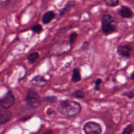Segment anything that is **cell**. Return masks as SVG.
I'll return each mask as SVG.
<instances>
[{"mask_svg": "<svg viewBox=\"0 0 134 134\" xmlns=\"http://www.w3.org/2000/svg\"><path fill=\"white\" fill-rule=\"evenodd\" d=\"M79 102L71 99L62 100L58 104V111L64 117H73L81 111Z\"/></svg>", "mask_w": 134, "mask_h": 134, "instance_id": "1", "label": "cell"}, {"mask_svg": "<svg viewBox=\"0 0 134 134\" xmlns=\"http://www.w3.org/2000/svg\"><path fill=\"white\" fill-rule=\"evenodd\" d=\"M102 30L105 34H111L117 32V22L113 17L109 14L103 16Z\"/></svg>", "mask_w": 134, "mask_h": 134, "instance_id": "2", "label": "cell"}, {"mask_svg": "<svg viewBox=\"0 0 134 134\" xmlns=\"http://www.w3.org/2000/svg\"><path fill=\"white\" fill-rule=\"evenodd\" d=\"M25 101L27 102V105L34 109L39 107L41 104V100L39 95L37 92L32 89H30L27 91Z\"/></svg>", "mask_w": 134, "mask_h": 134, "instance_id": "3", "label": "cell"}, {"mask_svg": "<svg viewBox=\"0 0 134 134\" xmlns=\"http://www.w3.org/2000/svg\"><path fill=\"white\" fill-rule=\"evenodd\" d=\"M83 131L85 134H102L103 130L99 123L89 121L84 125Z\"/></svg>", "mask_w": 134, "mask_h": 134, "instance_id": "4", "label": "cell"}, {"mask_svg": "<svg viewBox=\"0 0 134 134\" xmlns=\"http://www.w3.org/2000/svg\"><path fill=\"white\" fill-rule=\"evenodd\" d=\"M15 102V97L11 91L9 90L5 95L0 99V106L1 108L5 109H9L13 106Z\"/></svg>", "mask_w": 134, "mask_h": 134, "instance_id": "5", "label": "cell"}, {"mask_svg": "<svg viewBox=\"0 0 134 134\" xmlns=\"http://www.w3.org/2000/svg\"><path fill=\"white\" fill-rule=\"evenodd\" d=\"M117 53L123 57H130L133 48L130 45H120L117 47Z\"/></svg>", "mask_w": 134, "mask_h": 134, "instance_id": "6", "label": "cell"}, {"mask_svg": "<svg viewBox=\"0 0 134 134\" xmlns=\"http://www.w3.org/2000/svg\"><path fill=\"white\" fill-rule=\"evenodd\" d=\"M12 118V112L9 109L1 108L0 109V125H3L10 120Z\"/></svg>", "mask_w": 134, "mask_h": 134, "instance_id": "7", "label": "cell"}, {"mask_svg": "<svg viewBox=\"0 0 134 134\" xmlns=\"http://www.w3.org/2000/svg\"><path fill=\"white\" fill-rule=\"evenodd\" d=\"M47 81L48 80L44 77V76H41V75H37L35 76L31 80L30 82L33 84V85H37L39 87H43L46 85Z\"/></svg>", "mask_w": 134, "mask_h": 134, "instance_id": "8", "label": "cell"}, {"mask_svg": "<svg viewBox=\"0 0 134 134\" xmlns=\"http://www.w3.org/2000/svg\"><path fill=\"white\" fill-rule=\"evenodd\" d=\"M120 17L124 18H131L133 17V12L132 9L127 6H122L119 11Z\"/></svg>", "mask_w": 134, "mask_h": 134, "instance_id": "9", "label": "cell"}, {"mask_svg": "<svg viewBox=\"0 0 134 134\" xmlns=\"http://www.w3.org/2000/svg\"><path fill=\"white\" fill-rule=\"evenodd\" d=\"M56 17V14L54 11H47V13H45L44 14V15L43 16V18H42V22L44 24H49L52 20H54Z\"/></svg>", "mask_w": 134, "mask_h": 134, "instance_id": "10", "label": "cell"}, {"mask_svg": "<svg viewBox=\"0 0 134 134\" xmlns=\"http://www.w3.org/2000/svg\"><path fill=\"white\" fill-rule=\"evenodd\" d=\"M81 80V70L79 68H75L73 69V74H72L71 81L73 83L79 82Z\"/></svg>", "mask_w": 134, "mask_h": 134, "instance_id": "11", "label": "cell"}, {"mask_svg": "<svg viewBox=\"0 0 134 134\" xmlns=\"http://www.w3.org/2000/svg\"><path fill=\"white\" fill-rule=\"evenodd\" d=\"M39 54L38 52H34L27 56V60L30 63H34L39 59Z\"/></svg>", "mask_w": 134, "mask_h": 134, "instance_id": "12", "label": "cell"}, {"mask_svg": "<svg viewBox=\"0 0 134 134\" xmlns=\"http://www.w3.org/2000/svg\"><path fill=\"white\" fill-rule=\"evenodd\" d=\"M71 95L75 98L84 99L85 97V93L83 91L81 90V89H77L71 93Z\"/></svg>", "mask_w": 134, "mask_h": 134, "instance_id": "13", "label": "cell"}, {"mask_svg": "<svg viewBox=\"0 0 134 134\" xmlns=\"http://www.w3.org/2000/svg\"><path fill=\"white\" fill-rule=\"evenodd\" d=\"M43 101H44V102H47V103L52 104V103H54V102H56V101H58V97L54 95L47 96V97H44Z\"/></svg>", "mask_w": 134, "mask_h": 134, "instance_id": "14", "label": "cell"}, {"mask_svg": "<svg viewBox=\"0 0 134 134\" xmlns=\"http://www.w3.org/2000/svg\"><path fill=\"white\" fill-rule=\"evenodd\" d=\"M73 6H74V4H73L72 3H69L67 4V5H65V7L63 8V9L60 11V15L63 16L65 13L69 12V11L71 9L72 7Z\"/></svg>", "mask_w": 134, "mask_h": 134, "instance_id": "15", "label": "cell"}, {"mask_svg": "<svg viewBox=\"0 0 134 134\" xmlns=\"http://www.w3.org/2000/svg\"><path fill=\"white\" fill-rule=\"evenodd\" d=\"M31 30L33 32H35L36 34H40V33H41L43 32V28L41 25L39 24H35L34 26H32Z\"/></svg>", "mask_w": 134, "mask_h": 134, "instance_id": "16", "label": "cell"}, {"mask_svg": "<svg viewBox=\"0 0 134 134\" xmlns=\"http://www.w3.org/2000/svg\"><path fill=\"white\" fill-rule=\"evenodd\" d=\"M133 131V127L132 124L127 125L126 127L123 130L122 132L120 134H132Z\"/></svg>", "mask_w": 134, "mask_h": 134, "instance_id": "17", "label": "cell"}, {"mask_svg": "<svg viewBox=\"0 0 134 134\" xmlns=\"http://www.w3.org/2000/svg\"><path fill=\"white\" fill-rule=\"evenodd\" d=\"M104 2L109 7H116L119 5V0H104Z\"/></svg>", "mask_w": 134, "mask_h": 134, "instance_id": "18", "label": "cell"}, {"mask_svg": "<svg viewBox=\"0 0 134 134\" xmlns=\"http://www.w3.org/2000/svg\"><path fill=\"white\" fill-rule=\"evenodd\" d=\"M77 36H78V34L77 32H72L70 34V35L69 37V42L71 45L73 44L75 42Z\"/></svg>", "mask_w": 134, "mask_h": 134, "instance_id": "19", "label": "cell"}, {"mask_svg": "<svg viewBox=\"0 0 134 134\" xmlns=\"http://www.w3.org/2000/svg\"><path fill=\"white\" fill-rule=\"evenodd\" d=\"M102 84V79L98 78L95 81H94V90L98 91L99 90V87H100L101 84Z\"/></svg>", "mask_w": 134, "mask_h": 134, "instance_id": "20", "label": "cell"}, {"mask_svg": "<svg viewBox=\"0 0 134 134\" xmlns=\"http://www.w3.org/2000/svg\"><path fill=\"white\" fill-rule=\"evenodd\" d=\"M122 95L125 96V97H128V98L130 99H132L134 97V93L133 91H125L124 93H122Z\"/></svg>", "mask_w": 134, "mask_h": 134, "instance_id": "21", "label": "cell"}, {"mask_svg": "<svg viewBox=\"0 0 134 134\" xmlns=\"http://www.w3.org/2000/svg\"><path fill=\"white\" fill-rule=\"evenodd\" d=\"M10 3V0H0V8H4Z\"/></svg>", "mask_w": 134, "mask_h": 134, "instance_id": "22", "label": "cell"}, {"mask_svg": "<svg viewBox=\"0 0 134 134\" xmlns=\"http://www.w3.org/2000/svg\"><path fill=\"white\" fill-rule=\"evenodd\" d=\"M89 46V42L86 41V42H84L83 43L82 45V47H81V50L82 51H85L88 49Z\"/></svg>", "mask_w": 134, "mask_h": 134, "instance_id": "23", "label": "cell"}, {"mask_svg": "<svg viewBox=\"0 0 134 134\" xmlns=\"http://www.w3.org/2000/svg\"><path fill=\"white\" fill-rule=\"evenodd\" d=\"M46 113H47V114L48 116H52L56 114V111L54 110L52 108H48L47 110V111H46Z\"/></svg>", "mask_w": 134, "mask_h": 134, "instance_id": "24", "label": "cell"}, {"mask_svg": "<svg viewBox=\"0 0 134 134\" xmlns=\"http://www.w3.org/2000/svg\"><path fill=\"white\" fill-rule=\"evenodd\" d=\"M43 134H54L53 133V131L52 130H48L47 131H46L45 132L43 133Z\"/></svg>", "mask_w": 134, "mask_h": 134, "instance_id": "25", "label": "cell"}, {"mask_svg": "<svg viewBox=\"0 0 134 134\" xmlns=\"http://www.w3.org/2000/svg\"><path fill=\"white\" fill-rule=\"evenodd\" d=\"M71 62H69V63H66V64H65V68H69V67H70V65H71Z\"/></svg>", "mask_w": 134, "mask_h": 134, "instance_id": "26", "label": "cell"}, {"mask_svg": "<svg viewBox=\"0 0 134 134\" xmlns=\"http://www.w3.org/2000/svg\"><path fill=\"white\" fill-rule=\"evenodd\" d=\"M133 75H134V72H132V73H131V75H130V80H133V79H134Z\"/></svg>", "mask_w": 134, "mask_h": 134, "instance_id": "27", "label": "cell"}, {"mask_svg": "<svg viewBox=\"0 0 134 134\" xmlns=\"http://www.w3.org/2000/svg\"><path fill=\"white\" fill-rule=\"evenodd\" d=\"M16 1V0H10V3H14Z\"/></svg>", "mask_w": 134, "mask_h": 134, "instance_id": "28", "label": "cell"}, {"mask_svg": "<svg viewBox=\"0 0 134 134\" xmlns=\"http://www.w3.org/2000/svg\"><path fill=\"white\" fill-rule=\"evenodd\" d=\"M1 109V106H0V109Z\"/></svg>", "mask_w": 134, "mask_h": 134, "instance_id": "29", "label": "cell"}]
</instances>
